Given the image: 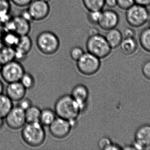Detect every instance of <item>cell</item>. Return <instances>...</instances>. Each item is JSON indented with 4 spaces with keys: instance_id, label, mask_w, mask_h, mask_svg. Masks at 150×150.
Returning a JSON list of instances; mask_svg holds the SVG:
<instances>
[{
    "instance_id": "cell-9",
    "label": "cell",
    "mask_w": 150,
    "mask_h": 150,
    "mask_svg": "<svg viewBox=\"0 0 150 150\" xmlns=\"http://www.w3.org/2000/svg\"><path fill=\"white\" fill-rule=\"evenodd\" d=\"M4 119L8 127L13 130L22 128L26 123L25 111L17 106L13 107Z\"/></svg>"
},
{
    "instance_id": "cell-18",
    "label": "cell",
    "mask_w": 150,
    "mask_h": 150,
    "mask_svg": "<svg viewBox=\"0 0 150 150\" xmlns=\"http://www.w3.org/2000/svg\"><path fill=\"white\" fill-rule=\"evenodd\" d=\"M124 54L131 55L135 53L138 48V43L135 38H124L120 45Z\"/></svg>"
},
{
    "instance_id": "cell-6",
    "label": "cell",
    "mask_w": 150,
    "mask_h": 150,
    "mask_svg": "<svg viewBox=\"0 0 150 150\" xmlns=\"http://www.w3.org/2000/svg\"><path fill=\"white\" fill-rule=\"evenodd\" d=\"M24 68L18 61L13 60L2 65L0 75L7 83L19 82L24 74Z\"/></svg>"
},
{
    "instance_id": "cell-5",
    "label": "cell",
    "mask_w": 150,
    "mask_h": 150,
    "mask_svg": "<svg viewBox=\"0 0 150 150\" xmlns=\"http://www.w3.org/2000/svg\"><path fill=\"white\" fill-rule=\"evenodd\" d=\"M126 10V20L132 27H141L147 23L149 19V11L145 6L135 4Z\"/></svg>"
},
{
    "instance_id": "cell-12",
    "label": "cell",
    "mask_w": 150,
    "mask_h": 150,
    "mask_svg": "<svg viewBox=\"0 0 150 150\" xmlns=\"http://www.w3.org/2000/svg\"><path fill=\"white\" fill-rule=\"evenodd\" d=\"M120 22L118 13L113 10H102L98 25L104 31H108L116 28Z\"/></svg>"
},
{
    "instance_id": "cell-43",
    "label": "cell",
    "mask_w": 150,
    "mask_h": 150,
    "mask_svg": "<svg viewBox=\"0 0 150 150\" xmlns=\"http://www.w3.org/2000/svg\"><path fill=\"white\" fill-rule=\"evenodd\" d=\"M40 1H43L46 2L48 3L50 2L51 0H40Z\"/></svg>"
},
{
    "instance_id": "cell-30",
    "label": "cell",
    "mask_w": 150,
    "mask_h": 150,
    "mask_svg": "<svg viewBox=\"0 0 150 150\" xmlns=\"http://www.w3.org/2000/svg\"><path fill=\"white\" fill-rule=\"evenodd\" d=\"M18 102V103L16 106L25 111L33 105L32 100L29 98L25 97Z\"/></svg>"
},
{
    "instance_id": "cell-27",
    "label": "cell",
    "mask_w": 150,
    "mask_h": 150,
    "mask_svg": "<svg viewBox=\"0 0 150 150\" xmlns=\"http://www.w3.org/2000/svg\"><path fill=\"white\" fill-rule=\"evenodd\" d=\"M9 33L4 37V42L5 45L14 48L17 44L19 36L13 32H9Z\"/></svg>"
},
{
    "instance_id": "cell-34",
    "label": "cell",
    "mask_w": 150,
    "mask_h": 150,
    "mask_svg": "<svg viewBox=\"0 0 150 150\" xmlns=\"http://www.w3.org/2000/svg\"><path fill=\"white\" fill-rule=\"evenodd\" d=\"M122 33L124 38H134L135 37V31L130 27L125 28Z\"/></svg>"
},
{
    "instance_id": "cell-14",
    "label": "cell",
    "mask_w": 150,
    "mask_h": 150,
    "mask_svg": "<svg viewBox=\"0 0 150 150\" xmlns=\"http://www.w3.org/2000/svg\"><path fill=\"white\" fill-rule=\"evenodd\" d=\"M135 141L133 145L135 149L143 150L150 146V125L140 127L135 134Z\"/></svg>"
},
{
    "instance_id": "cell-21",
    "label": "cell",
    "mask_w": 150,
    "mask_h": 150,
    "mask_svg": "<svg viewBox=\"0 0 150 150\" xmlns=\"http://www.w3.org/2000/svg\"><path fill=\"white\" fill-rule=\"evenodd\" d=\"M13 101L6 95H0V117L4 119L13 107Z\"/></svg>"
},
{
    "instance_id": "cell-40",
    "label": "cell",
    "mask_w": 150,
    "mask_h": 150,
    "mask_svg": "<svg viewBox=\"0 0 150 150\" xmlns=\"http://www.w3.org/2000/svg\"><path fill=\"white\" fill-rule=\"evenodd\" d=\"M123 149L120 145L117 144L112 143L106 150H119Z\"/></svg>"
},
{
    "instance_id": "cell-35",
    "label": "cell",
    "mask_w": 150,
    "mask_h": 150,
    "mask_svg": "<svg viewBox=\"0 0 150 150\" xmlns=\"http://www.w3.org/2000/svg\"><path fill=\"white\" fill-rule=\"evenodd\" d=\"M142 70L144 77L150 80V61H148L144 64Z\"/></svg>"
},
{
    "instance_id": "cell-24",
    "label": "cell",
    "mask_w": 150,
    "mask_h": 150,
    "mask_svg": "<svg viewBox=\"0 0 150 150\" xmlns=\"http://www.w3.org/2000/svg\"><path fill=\"white\" fill-rule=\"evenodd\" d=\"M139 42L145 51L150 53V27L144 28L139 35Z\"/></svg>"
},
{
    "instance_id": "cell-20",
    "label": "cell",
    "mask_w": 150,
    "mask_h": 150,
    "mask_svg": "<svg viewBox=\"0 0 150 150\" xmlns=\"http://www.w3.org/2000/svg\"><path fill=\"white\" fill-rule=\"evenodd\" d=\"M16 52L15 49L11 47L4 45L0 46V64L3 65L15 60Z\"/></svg>"
},
{
    "instance_id": "cell-19",
    "label": "cell",
    "mask_w": 150,
    "mask_h": 150,
    "mask_svg": "<svg viewBox=\"0 0 150 150\" xmlns=\"http://www.w3.org/2000/svg\"><path fill=\"white\" fill-rule=\"evenodd\" d=\"M54 110L45 108L41 110L39 122L45 127H49L57 118Z\"/></svg>"
},
{
    "instance_id": "cell-22",
    "label": "cell",
    "mask_w": 150,
    "mask_h": 150,
    "mask_svg": "<svg viewBox=\"0 0 150 150\" xmlns=\"http://www.w3.org/2000/svg\"><path fill=\"white\" fill-rule=\"evenodd\" d=\"M41 110L36 106L32 105L25 111L26 123L39 122Z\"/></svg>"
},
{
    "instance_id": "cell-32",
    "label": "cell",
    "mask_w": 150,
    "mask_h": 150,
    "mask_svg": "<svg viewBox=\"0 0 150 150\" xmlns=\"http://www.w3.org/2000/svg\"><path fill=\"white\" fill-rule=\"evenodd\" d=\"M117 6L122 9L127 10L135 4L134 0H117Z\"/></svg>"
},
{
    "instance_id": "cell-3",
    "label": "cell",
    "mask_w": 150,
    "mask_h": 150,
    "mask_svg": "<svg viewBox=\"0 0 150 150\" xmlns=\"http://www.w3.org/2000/svg\"><path fill=\"white\" fill-rule=\"evenodd\" d=\"M36 45L43 54L52 55L59 50L60 42L59 37L52 31H45L40 32L36 38Z\"/></svg>"
},
{
    "instance_id": "cell-25",
    "label": "cell",
    "mask_w": 150,
    "mask_h": 150,
    "mask_svg": "<svg viewBox=\"0 0 150 150\" xmlns=\"http://www.w3.org/2000/svg\"><path fill=\"white\" fill-rule=\"evenodd\" d=\"M11 10V4L10 0H0V20L6 21Z\"/></svg>"
},
{
    "instance_id": "cell-26",
    "label": "cell",
    "mask_w": 150,
    "mask_h": 150,
    "mask_svg": "<svg viewBox=\"0 0 150 150\" xmlns=\"http://www.w3.org/2000/svg\"><path fill=\"white\" fill-rule=\"evenodd\" d=\"M19 82L26 90L32 89L35 86V79L33 76L28 72H25Z\"/></svg>"
},
{
    "instance_id": "cell-17",
    "label": "cell",
    "mask_w": 150,
    "mask_h": 150,
    "mask_svg": "<svg viewBox=\"0 0 150 150\" xmlns=\"http://www.w3.org/2000/svg\"><path fill=\"white\" fill-rule=\"evenodd\" d=\"M105 37L112 49L120 46L123 38L122 33L116 28L108 31Z\"/></svg>"
},
{
    "instance_id": "cell-13",
    "label": "cell",
    "mask_w": 150,
    "mask_h": 150,
    "mask_svg": "<svg viewBox=\"0 0 150 150\" xmlns=\"http://www.w3.org/2000/svg\"><path fill=\"white\" fill-rule=\"evenodd\" d=\"M71 97L76 101L81 113L87 108L89 92L88 88L84 85H77L72 90Z\"/></svg>"
},
{
    "instance_id": "cell-37",
    "label": "cell",
    "mask_w": 150,
    "mask_h": 150,
    "mask_svg": "<svg viewBox=\"0 0 150 150\" xmlns=\"http://www.w3.org/2000/svg\"><path fill=\"white\" fill-rule=\"evenodd\" d=\"M20 15L21 16L23 17V18H24L25 19L29 21V22H31L32 21H33L27 9H26L23 10L22 11Z\"/></svg>"
},
{
    "instance_id": "cell-33",
    "label": "cell",
    "mask_w": 150,
    "mask_h": 150,
    "mask_svg": "<svg viewBox=\"0 0 150 150\" xmlns=\"http://www.w3.org/2000/svg\"><path fill=\"white\" fill-rule=\"evenodd\" d=\"M11 2L18 7L24 8L27 7L33 0H10Z\"/></svg>"
},
{
    "instance_id": "cell-36",
    "label": "cell",
    "mask_w": 150,
    "mask_h": 150,
    "mask_svg": "<svg viewBox=\"0 0 150 150\" xmlns=\"http://www.w3.org/2000/svg\"><path fill=\"white\" fill-rule=\"evenodd\" d=\"M105 5L109 9H113L117 6V0H105Z\"/></svg>"
},
{
    "instance_id": "cell-42",
    "label": "cell",
    "mask_w": 150,
    "mask_h": 150,
    "mask_svg": "<svg viewBox=\"0 0 150 150\" xmlns=\"http://www.w3.org/2000/svg\"><path fill=\"white\" fill-rule=\"evenodd\" d=\"M4 119L1 118L0 117V129L2 128L3 126L4 125Z\"/></svg>"
},
{
    "instance_id": "cell-38",
    "label": "cell",
    "mask_w": 150,
    "mask_h": 150,
    "mask_svg": "<svg viewBox=\"0 0 150 150\" xmlns=\"http://www.w3.org/2000/svg\"><path fill=\"white\" fill-rule=\"evenodd\" d=\"M99 30L98 28L96 27H91L89 28L88 31V34L89 36H93L99 34Z\"/></svg>"
},
{
    "instance_id": "cell-7",
    "label": "cell",
    "mask_w": 150,
    "mask_h": 150,
    "mask_svg": "<svg viewBox=\"0 0 150 150\" xmlns=\"http://www.w3.org/2000/svg\"><path fill=\"white\" fill-rule=\"evenodd\" d=\"M100 59L87 52L76 61L78 70L82 75L91 76L96 74L100 67Z\"/></svg>"
},
{
    "instance_id": "cell-2",
    "label": "cell",
    "mask_w": 150,
    "mask_h": 150,
    "mask_svg": "<svg viewBox=\"0 0 150 150\" xmlns=\"http://www.w3.org/2000/svg\"><path fill=\"white\" fill-rule=\"evenodd\" d=\"M22 129L21 137L27 145L32 147H38L45 142V131L44 126L39 122L26 123Z\"/></svg>"
},
{
    "instance_id": "cell-44",
    "label": "cell",
    "mask_w": 150,
    "mask_h": 150,
    "mask_svg": "<svg viewBox=\"0 0 150 150\" xmlns=\"http://www.w3.org/2000/svg\"><path fill=\"white\" fill-rule=\"evenodd\" d=\"M148 22H149V27H150V17Z\"/></svg>"
},
{
    "instance_id": "cell-41",
    "label": "cell",
    "mask_w": 150,
    "mask_h": 150,
    "mask_svg": "<svg viewBox=\"0 0 150 150\" xmlns=\"http://www.w3.org/2000/svg\"><path fill=\"white\" fill-rule=\"evenodd\" d=\"M4 89V85L2 81L0 80V95L3 93Z\"/></svg>"
},
{
    "instance_id": "cell-11",
    "label": "cell",
    "mask_w": 150,
    "mask_h": 150,
    "mask_svg": "<svg viewBox=\"0 0 150 150\" xmlns=\"http://www.w3.org/2000/svg\"><path fill=\"white\" fill-rule=\"evenodd\" d=\"M30 23L19 15L11 19L7 27L11 32L14 33L18 36H24L29 35L30 32Z\"/></svg>"
},
{
    "instance_id": "cell-39",
    "label": "cell",
    "mask_w": 150,
    "mask_h": 150,
    "mask_svg": "<svg viewBox=\"0 0 150 150\" xmlns=\"http://www.w3.org/2000/svg\"><path fill=\"white\" fill-rule=\"evenodd\" d=\"M135 4L147 7L150 5V0H134Z\"/></svg>"
},
{
    "instance_id": "cell-8",
    "label": "cell",
    "mask_w": 150,
    "mask_h": 150,
    "mask_svg": "<svg viewBox=\"0 0 150 150\" xmlns=\"http://www.w3.org/2000/svg\"><path fill=\"white\" fill-rule=\"evenodd\" d=\"M27 7V10L33 21H42L50 14V6L46 2L33 0Z\"/></svg>"
},
{
    "instance_id": "cell-28",
    "label": "cell",
    "mask_w": 150,
    "mask_h": 150,
    "mask_svg": "<svg viewBox=\"0 0 150 150\" xmlns=\"http://www.w3.org/2000/svg\"><path fill=\"white\" fill-rule=\"evenodd\" d=\"M101 11H88L87 19L92 25H98L100 18Z\"/></svg>"
},
{
    "instance_id": "cell-31",
    "label": "cell",
    "mask_w": 150,
    "mask_h": 150,
    "mask_svg": "<svg viewBox=\"0 0 150 150\" xmlns=\"http://www.w3.org/2000/svg\"><path fill=\"white\" fill-rule=\"evenodd\" d=\"M112 143V141L109 137L104 136L99 140L98 146L100 149L106 150Z\"/></svg>"
},
{
    "instance_id": "cell-4",
    "label": "cell",
    "mask_w": 150,
    "mask_h": 150,
    "mask_svg": "<svg viewBox=\"0 0 150 150\" xmlns=\"http://www.w3.org/2000/svg\"><path fill=\"white\" fill-rule=\"evenodd\" d=\"M86 46L87 52L100 60L108 56L112 49L105 36L100 33L89 36Z\"/></svg>"
},
{
    "instance_id": "cell-10",
    "label": "cell",
    "mask_w": 150,
    "mask_h": 150,
    "mask_svg": "<svg viewBox=\"0 0 150 150\" xmlns=\"http://www.w3.org/2000/svg\"><path fill=\"white\" fill-rule=\"evenodd\" d=\"M49 131L53 137L61 139L67 137L72 129L69 122L65 119L57 117L49 126Z\"/></svg>"
},
{
    "instance_id": "cell-15",
    "label": "cell",
    "mask_w": 150,
    "mask_h": 150,
    "mask_svg": "<svg viewBox=\"0 0 150 150\" xmlns=\"http://www.w3.org/2000/svg\"><path fill=\"white\" fill-rule=\"evenodd\" d=\"M26 89L20 82L8 84L6 90V95L12 100L18 102L25 97Z\"/></svg>"
},
{
    "instance_id": "cell-16",
    "label": "cell",
    "mask_w": 150,
    "mask_h": 150,
    "mask_svg": "<svg viewBox=\"0 0 150 150\" xmlns=\"http://www.w3.org/2000/svg\"><path fill=\"white\" fill-rule=\"evenodd\" d=\"M32 41L29 35L19 36L17 44L14 48L16 58L22 59L30 51L32 47Z\"/></svg>"
},
{
    "instance_id": "cell-29",
    "label": "cell",
    "mask_w": 150,
    "mask_h": 150,
    "mask_svg": "<svg viewBox=\"0 0 150 150\" xmlns=\"http://www.w3.org/2000/svg\"><path fill=\"white\" fill-rule=\"evenodd\" d=\"M85 52L81 47L74 46L70 51V56L73 60L76 62L84 53Z\"/></svg>"
},
{
    "instance_id": "cell-1",
    "label": "cell",
    "mask_w": 150,
    "mask_h": 150,
    "mask_svg": "<svg viewBox=\"0 0 150 150\" xmlns=\"http://www.w3.org/2000/svg\"><path fill=\"white\" fill-rule=\"evenodd\" d=\"M54 112L57 117L71 121L77 119L81 114L78 105L70 95L60 97L54 105Z\"/></svg>"
},
{
    "instance_id": "cell-23",
    "label": "cell",
    "mask_w": 150,
    "mask_h": 150,
    "mask_svg": "<svg viewBox=\"0 0 150 150\" xmlns=\"http://www.w3.org/2000/svg\"><path fill=\"white\" fill-rule=\"evenodd\" d=\"M83 4L88 11H102L105 5V0H82Z\"/></svg>"
}]
</instances>
